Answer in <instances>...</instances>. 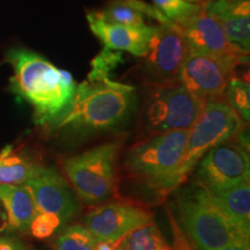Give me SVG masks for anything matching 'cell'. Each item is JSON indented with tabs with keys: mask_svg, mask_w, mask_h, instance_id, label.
<instances>
[{
	"mask_svg": "<svg viewBox=\"0 0 250 250\" xmlns=\"http://www.w3.org/2000/svg\"><path fill=\"white\" fill-rule=\"evenodd\" d=\"M137 107L133 86L110 77L88 79L77 86L68 107L52 120L49 129L67 140L89 138L124 126Z\"/></svg>",
	"mask_w": 250,
	"mask_h": 250,
	"instance_id": "cell-1",
	"label": "cell"
},
{
	"mask_svg": "<svg viewBox=\"0 0 250 250\" xmlns=\"http://www.w3.org/2000/svg\"><path fill=\"white\" fill-rule=\"evenodd\" d=\"M7 61L14 70L13 90L33 105L36 123L48 124L68 107L77 88L70 72L24 49L11 50Z\"/></svg>",
	"mask_w": 250,
	"mask_h": 250,
	"instance_id": "cell-2",
	"label": "cell"
},
{
	"mask_svg": "<svg viewBox=\"0 0 250 250\" xmlns=\"http://www.w3.org/2000/svg\"><path fill=\"white\" fill-rule=\"evenodd\" d=\"M189 130L153 134L127 153L126 167L140 182L167 195L181 184L180 170L187 151Z\"/></svg>",
	"mask_w": 250,
	"mask_h": 250,
	"instance_id": "cell-3",
	"label": "cell"
},
{
	"mask_svg": "<svg viewBox=\"0 0 250 250\" xmlns=\"http://www.w3.org/2000/svg\"><path fill=\"white\" fill-rule=\"evenodd\" d=\"M118 151V144L104 143L64 161L65 175L78 198L88 205L110 198L116 186Z\"/></svg>",
	"mask_w": 250,
	"mask_h": 250,
	"instance_id": "cell-4",
	"label": "cell"
},
{
	"mask_svg": "<svg viewBox=\"0 0 250 250\" xmlns=\"http://www.w3.org/2000/svg\"><path fill=\"white\" fill-rule=\"evenodd\" d=\"M246 123L225 99L203 103L192 126L189 129L187 151L180 170L181 183L187 180L199 160L214 146L237 139Z\"/></svg>",
	"mask_w": 250,
	"mask_h": 250,
	"instance_id": "cell-5",
	"label": "cell"
},
{
	"mask_svg": "<svg viewBox=\"0 0 250 250\" xmlns=\"http://www.w3.org/2000/svg\"><path fill=\"white\" fill-rule=\"evenodd\" d=\"M177 208L181 224L197 250H217L233 242H246L219 213L202 187L180 195Z\"/></svg>",
	"mask_w": 250,
	"mask_h": 250,
	"instance_id": "cell-6",
	"label": "cell"
},
{
	"mask_svg": "<svg viewBox=\"0 0 250 250\" xmlns=\"http://www.w3.org/2000/svg\"><path fill=\"white\" fill-rule=\"evenodd\" d=\"M203 103L180 83L153 87L143 115L144 132L153 136L174 130H189Z\"/></svg>",
	"mask_w": 250,
	"mask_h": 250,
	"instance_id": "cell-7",
	"label": "cell"
},
{
	"mask_svg": "<svg viewBox=\"0 0 250 250\" xmlns=\"http://www.w3.org/2000/svg\"><path fill=\"white\" fill-rule=\"evenodd\" d=\"M190 46L174 22L155 27L147 54L144 57L142 73L153 87L179 83L181 68Z\"/></svg>",
	"mask_w": 250,
	"mask_h": 250,
	"instance_id": "cell-8",
	"label": "cell"
},
{
	"mask_svg": "<svg viewBox=\"0 0 250 250\" xmlns=\"http://www.w3.org/2000/svg\"><path fill=\"white\" fill-rule=\"evenodd\" d=\"M197 179L199 187L218 191L250 180L248 148L236 139L214 146L199 160Z\"/></svg>",
	"mask_w": 250,
	"mask_h": 250,
	"instance_id": "cell-9",
	"label": "cell"
},
{
	"mask_svg": "<svg viewBox=\"0 0 250 250\" xmlns=\"http://www.w3.org/2000/svg\"><path fill=\"white\" fill-rule=\"evenodd\" d=\"M173 22L191 50L213 56L236 68L248 62L249 54L230 44L217 19L201 5L195 12Z\"/></svg>",
	"mask_w": 250,
	"mask_h": 250,
	"instance_id": "cell-10",
	"label": "cell"
},
{
	"mask_svg": "<svg viewBox=\"0 0 250 250\" xmlns=\"http://www.w3.org/2000/svg\"><path fill=\"white\" fill-rule=\"evenodd\" d=\"M236 70L221 59L190 49L179 83L203 102L225 99V90Z\"/></svg>",
	"mask_w": 250,
	"mask_h": 250,
	"instance_id": "cell-11",
	"label": "cell"
},
{
	"mask_svg": "<svg viewBox=\"0 0 250 250\" xmlns=\"http://www.w3.org/2000/svg\"><path fill=\"white\" fill-rule=\"evenodd\" d=\"M154 215L127 202L102 204L83 218V226L96 242H116L140 227L152 224Z\"/></svg>",
	"mask_w": 250,
	"mask_h": 250,
	"instance_id": "cell-12",
	"label": "cell"
},
{
	"mask_svg": "<svg viewBox=\"0 0 250 250\" xmlns=\"http://www.w3.org/2000/svg\"><path fill=\"white\" fill-rule=\"evenodd\" d=\"M26 186L33 195L37 212L56 215L62 225L81 210L78 196L55 168L43 167Z\"/></svg>",
	"mask_w": 250,
	"mask_h": 250,
	"instance_id": "cell-13",
	"label": "cell"
},
{
	"mask_svg": "<svg viewBox=\"0 0 250 250\" xmlns=\"http://www.w3.org/2000/svg\"><path fill=\"white\" fill-rule=\"evenodd\" d=\"M87 20L92 33L101 41L105 49L126 51L139 58H144L147 54L155 27H127L108 23L94 17L92 12L87 14Z\"/></svg>",
	"mask_w": 250,
	"mask_h": 250,
	"instance_id": "cell-14",
	"label": "cell"
},
{
	"mask_svg": "<svg viewBox=\"0 0 250 250\" xmlns=\"http://www.w3.org/2000/svg\"><path fill=\"white\" fill-rule=\"evenodd\" d=\"M201 6L217 19L230 44L249 54L250 0H203Z\"/></svg>",
	"mask_w": 250,
	"mask_h": 250,
	"instance_id": "cell-15",
	"label": "cell"
},
{
	"mask_svg": "<svg viewBox=\"0 0 250 250\" xmlns=\"http://www.w3.org/2000/svg\"><path fill=\"white\" fill-rule=\"evenodd\" d=\"M205 190V189H204ZM212 204L242 241L249 242L250 235V186H239L218 191H208Z\"/></svg>",
	"mask_w": 250,
	"mask_h": 250,
	"instance_id": "cell-16",
	"label": "cell"
},
{
	"mask_svg": "<svg viewBox=\"0 0 250 250\" xmlns=\"http://www.w3.org/2000/svg\"><path fill=\"white\" fill-rule=\"evenodd\" d=\"M92 14L100 20L108 23H116L127 27L148 26L147 19L158 21L159 24L169 26L173 23L159 11L155 6H151L140 0H112L104 8Z\"/></svg>",
	"mask_w": 250,
	"mask_h": 250,
	"instance_id": "cell-17",
	"label": "cell"
},
{
	"mask_svg": "<svg viewBox=\"0 0 250 250\" xmlns=\"http://www.w3.org/2000/svg\"><path fill=\"white\" fill-rule=\"evenodd\" d=\"M0 203L7 215L8 228L26 233L37 213L35 202L26 184L0 186Z\"/></svg>",
	"mask_w": 250,
	"mask_h": 250,
	"instance_id": "cell-18",
	"label": "cell"
},
{
	"mask_svg": "<svg viewBox=\"0 0 250 250\" xmlns=\"http://www.w3.org/2000/svg\"><path fill=\"white\" fill-rule=\"evenodd\" d=\"M42 168L29 156L7 146L0 152V186L26 184Z\"/></svg>",
	"mask_w": 250,
	"mask_h": 250,
	"instance_id": "cell-19",
	"label": "cell"
},
{
	"mask_svg": "<svg viewBox=\"0 0 250 250\" xmlns=\"http://www.w3.org/2000/svg\"><path fill=\"white\" fill-rule=\"evenodd\" d=\"M122 250H175L166 241L159 227L152 224L133 230L122 240Z\"/></svg>",
	"mask_w": 250,
	"mask_h": 250,
	"instance_id": "cell-20",
	"label": "cell"
},
{
	"mask_svg": "<svg viewBox=\"0 0 250 250\" xmlns=\"http://www.w3.org/2000/svg\"><path fill=\"white\" fill-rule=\"evenodd\" d=\"M224 98L241 120L248 123L250 120V86L248 81L233 77L226 87Z\"/></svg>",
	"mask_w": 250,
	"mask_h": 250,
	"instance_id": "cell-21",
	"label": "cell"
},
{
	"mask_svg": "<svg viewBox=\"0 0 250 250\" xmlns=\"http://www.w3.org/2000/svg\"><path fill=\"white\" fill-rule=\"evenodd\" d=\"M96 245L89 230L83 225H72L55 240V250H94Z\"/></svg>",
	"mask_w": 250,
	"mask_h": 250,
	"instance_id": "cell-22",
	"label": "cell"
},
{
	"mask_svg": "<svg viewBox=\"0 0 250 250\" xmlns=\"http://www.w3.org/2000/svg\"><path fill=\"white\" fill-rule=\"evenodd\" d=\"M64 226L61 219L50 213L37 212L29 225V232L35 239L45 240L51 237Z\"/></svg>",
	"mask_w": 250,
	"mask_h": 250,
	"instance_id": "cell-23",
	"label": "cell"
},
{
	"mask_svg": "<svg viewBox=\"0 0 250 250\" xmlns=\"http://www.w3.org/2000/svg\"><path fill=\"white\" fill-rule=\"evenodd\" d=\"M153 1L155 7L170 21L180 20L199 7V4H192L186 0H153Z\"/></svg>",
	"mask_w": 250,
	"mask_h": 250,
	"instance_id": "cell-24",
	"label": "cell"
},
{
	"mask_svg": "<svg viewBox=\"0 0 250 250\" xmlns=\"http://www.w3.org/2000/svg\"><path fill=\"white\" fill-rule=\"evenodd\" d=\"M120 52L115 54L110 49H103L99 56L92 62V71H90L88 79H103L109 78V72L116 67L120 59Z\"/></svg>",
	"mask_w": 250,
	"mask_h": 250,
	"instance_id": "cell-25",
	"label": "cell"
},
{
	"mask_svg": "<svg viewBox=\"0 0 250 250\" xmlns=\"http://www.w3.org/2000/svg\"><path fill=\"white\" fill-rule=\"evenodd\" d=\"M0 250H24V247L17 239L0 236Z\"/></svg>",
	"mask_w": 250,
	"mask_h": 250,
	"instance_id": "cell-26",
	"label": "cell"
},
{
	"mask_svg": "<svg viewBox=\"0 0 250 250\" xmlns=\"http://www.w3.org/2000/svg\"><path fill=\"white\" fill-rule=\"evenodd\" d=\"M122 240L116 242H96L94 250H122Z\"/></svg>",
	"mask_w": 250,
	"mask_h": 250,
	"instance_id": "cell-27",
	"label": "cell"
},
{
	"mask_svg": "<svg viewBox=\"0 0 250 250\" xmlns=\"http://www.w3.org/2000/svg\"><path fill=\"white\" fill-rule=\"evenodd\" d=\"M217 250H250L249 243L246 242H233L229 245L223 247V248Z\"/></svg>",
	"mask_w": 250,
	"mask_h": 250,
	"instance_id": "cell-28",
	"label": "cell"
},
{
	"mask_svg": "<svg viewBox=\"0 0 250 250\" xmlns=\"http://www.w3.org/2000/svg\"><path fill=\"white\" fill-rule=\"evenodd\" d=\"M8 221H7V215L2 208L1 203H0V233H4L6 230H8Z\"/></svg>",
	"mask_w": 250,
	"mask_h": 250,
	"instance_id": "cell-29",
	"label": "cell"
},
{
	"mask_svg": "<svg viewBox=\"0 0 250 250\" xmlns=\"http://www.w3.org/2000/svg\"><path fill=\"white\" fill-rule=\"evenodd\" d=\"M176 246H177V249L174 248L175 250H191V249H190V247L188 246L187 240H182V241H180V240H176Z\"/></svg>",
	"mask_w": 250,
	"mask_h": 250,
	"instance_id": "cell-30",
	"label": "cell"
},
{
	"mask_svg": "<svg viewBox=\"0 0 250 250\" xmlns=\"http://www.w3.org/2000/svg\"><path fill=\"white\" fill-rule=\"evenodd\" d=\"M188 2H192V4H196L197 1H202V0H186Z\"/></svg>",
	"mask_w": 250,
	"mask_h": 250,
	"instance_id": "cell-31",
	"label": "cell"
},
{
	"mask_svg": "<svg viewBox=\"0 0 250 250\" xmlns=\"http://www.w3.org/2000/svg\"><path fill=\"white\" fill-rule=\"evenodd\" d=\"M202 1H203V0H202Z\"/></svg>",
	"mask_w": 250,
	"mask_h": 250,
	"instance_id": "cell-32",
	"label": "cell"
}]
</instances>
